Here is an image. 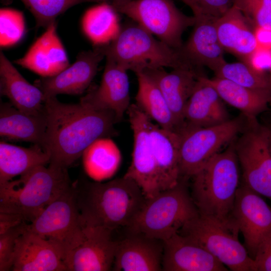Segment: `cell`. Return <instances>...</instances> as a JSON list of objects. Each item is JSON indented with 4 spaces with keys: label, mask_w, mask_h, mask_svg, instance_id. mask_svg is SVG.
<instances>
[{
    "label": "cell",
    "mask_w": 271,
    "mask_h": 271,
    "mask_svg": "<svg viewBox=\"0 0 271 271\" xmlns=\"http://www.w3.org/2000/svg\"><path fill=\"white\" fill-rule=\"evenodd\" d=\"M46 130L42 148L49 164L67 169L82 156L94 141L115 134L114 113L96 109L81 102L65 103L56 96L46 98Z\"/></svg>",
    "instance_id": "cell-1"
},
{
    "label": "cell",
    "mask_w": 271,
    "mask_h": 271,
    "mask_svg": "<svg viewBox=\"0 0 271 271\" xmlns=\"http://www.w3.org/2000/svg\"><path fill=\"white\" fill-rule=\"evenodd\" d=\"M76 188L84 221L112 231L129 227L147 199L140 186L124 176L105 183L77 182Z\"/></svg>",
    "instance_id": "cell-2"
},
{
    "label": "cell",
    "mask_w": 271,
    "mask_h": 271,
    "mask_svg": "<svg viewBox=\"0 0 271 271\" xmlns=\"http://www.w3.org/2000/svg\"><path fill=\"white\" fill-rule=\"evenodd\" d=\"M234 141L191 178V197L200 215L222 220L231 218L239 180Z\"/></svg>",
    "instance_id": "cell-3"
},
{
    "label": "cell",
    "mask_w": 271,
    "mask_h": 271,
    "mask_svg": "<svg viewBox=\"0 0 271 271\" xmlns=\"http://www.w3.org/2000/svg\"><path fill=\"white\" fill-rule=\"evenodd\" d=\"M71 185L67 169L38 166L19 180L0 185V212L31 222Z\"/></svg>",
    "instance_id": "cell-4"
},
{
    "label": "cell",
    "mask_w": 271,
    "mask_h": 271,
    "mask_svg": "<svg viewBox=\"0 0 271 271\" xmlns=\"http://www.w3.org/2000/svg\"><path fill=\"white\" fill-rule=\"evenodd\" d=\"M105 58L135 73L159 68L197 69L174 49L137 23L120 27L116 36L105 44Z\"/></svg>",
    "instance_id": "cell-5"
},
{
    "label": "cell",
    "mask_w": 271,
    "mask_h": 271,
    "mask_svg": "<svg viewBox=\"0 0 271 271\" xmlns=\"http://www.w3.org/2000/svg\"><path fill=\"white\" fill-rule=\"evenodd\" d=\"M187 179L146 200L132 223L130 232L164 241L199 214L188 191Z\"/></svg>",
    "instance_id": "cell-6"
},
{
    "label": "cell",
    "mask_w": 271,
    "mask_h": 271,
    "mask_svg": "<svg viewBox=\"0 0 271 271\" xmlns=\"http://www.w3.org/2000/svg\"><path fill=\"white\" fill-rule=\"evenodd\" d=\"M239 228L231 217L226 220L198 214L179 233L201 246L233 271H257L256 264L238 239Z\"/></svg>",
    "instance_id": "cell-7"
},
{
    "label": "cell",
    "mask_w": 271,
    "mask_h": 271,
    "mask_svg": "<svg viewBox=\"0 0 271 271\" xmlns=\"http://www.w3.org/2000/svg\"><path fill=\"white\" fill-rule=\"evenodd\" d=\"M242 115L218 125L196 127L185 123L180 135L181 178H191L226 144L233 141L243 129L247 117Z\"/></svg>",
    "instance_id": "cell-8"
},
{
    "label": "cell",
    "mask_w": 271,
    "mask_h": 271,
    "mask_svg": "<svg viewBox=\"0 0 271 271\" xmlns=\"http://www.w3.org/2000/svg\"><path fill=\"white\" fill-rule=\"evenodd\" d=\"M114 9L177 50L183 44L184 31L195 23L194 17L184 14L173 0H131Z\"/></svg>",
    "instance_id": "cell-9"
},
{
    "label": "cell",
    "mask_w": 271,
    "mask_h": 271,
    "mask_svg": "<svg viewBox=\"0 0 271 271\" xmlns=\"http://www.w3.org/2000/svg\"><path fill=\"white\" fill-rule=\"evenodd\" d=\"M242 173V183L271 200V151L267 126L247 118L240 137L234 141Z\"/></svg>",
    "instance_id": "cell-10"
},
{
    "label": "cell",
    "mask_w": 271,
    "mask_h": 271,
    "mask_svg": "<svg viewBox=\"0 0 271 271\" xmlns=\"http://www.w3.org/2000/svg\"><path fill=\"white\" fill-rule=\"evenodd\" d=\"M112 230L83 221L61 249L69 271H107L113 264L118 241Z\"/></svg>",
    "instance_id": "cell-11"
},
{
    "label": "cell",
    "mask_w": 271,
    "mask_h": 271,
    "mask_svg": "<svg viewBox=\"0 0 271 271\" xmlns=\"http://www.w3.org/2000/svg\"><path fill=\"white\" fill-rule=\"evenodd\" d=\"M133 137L131 162L123 176L133 180L147 199L160 192L150 134L151 120L137 106L131 104L126 112Z\"/></svg>",
    "instance_id": "cell-12"
},
{
    "label": "cell",
    "mask_w": 271,
    "mask_h": 271,
    "mask_svg": "<svg viewBox=\"0 0 271 271\" xmlns=\"http://www.w3.org/2000/svg\"><path fill=\"white\" fill-rule=\"evenodd\" d=\"M83 220L79 210L76 183L49 204L26 229L51 241L59 250Z\"/></svg>",
    "instance_id": "cell-13"
},
{
    "label": "cell",
    "mask_w": 271,
    "mask_h": 271,
    "mask_svg": "<svg viewBox=\"0 0 271 271\" xmlns=\"http://www.w3.org/2000/svg\"><path fill=\"white\" fill-rule=\"evenodd\" d=\"M231 217L241 232L249 256L254 258L262 241L271 234V207L258 194L242 183L239 186Z\"/></svg>",
    "instance_id": "cell-14"
},
{
    "label": "cell",
    "mask_w": 271,
    "mask_h": 271,
    "mask_svg": "<svg viewBox=\"0 0 271 271\" xmlns=\"http://www.w3.org/2000/svg\"><path fill=\"white\" fill-rule=\"evenodd\" d=\"M105 57V44L96 45L92 50L81 52L75 62L51 77H41L34 85L46 98L58 94H81L89 86L96 75L98 66Z\"/></svg>",
    "instance_id": "cell-15"
},
{
    "label": "cell",
    "mask_w": 271,
    "mask_h": 271,
    "mask_svg": "<svg viewBox=\"0 0 271 271\" xmlns=\"http://www.w3.org/2000/svg\"><path fill=\"white\" fill-rule=\"evenodd\" d=\"M127 71L113 60L106 58L100 84L81 98L80 102L94 109L112 111L118 122L131 104Z\"/></svg>",
    "instance_id": "cell-16"
},
{
    "label": "cell",
    "mask_w": 271,
    "mask_h": 271,
    "mask_svg": "<svg viewBox=\"0 0 271 271\" xmlns=\"http://www.w3.org/2000/svg\"><path fill=\"white\" fill-rule=\"evenodd\" d=\"M162 270L227 271L228 269L204 248L177 232L163 241Z\"/></svg>",
    "instance_id": "cell-17"
},
{
    "label": "cell",
    "mask_w": 271,
    "mask_h": 271,
    "mask_svg": "<svg viewBox=\"0 0 271 271\" xmlns=\"http://www.w3.org/2000/svg\"><path fill=\"white\" fill-rule=\"evenodd\" d=\"M215 20L209 17L195 20L190 37L179 49L184 58L199 70L206 66L214 72L226 63L224 57L225 51L217 35Z\"/></svg>",
    "instance_id": "cell-18"
},
{
    "label": "cell",
    "mask_w": 271,
    "mask_h": 271,
    "mask_svg": "<svg viewBox=\"0 0 271 271\" xmlns=\"http://www.w3.org/2000/svg\"><path fill=\"white\" fill-rule=\"evenodd\" d=\"M163 241L144 234L131 233L118 241L113 270L160 271L162 270Z\"/></svg>",
    "instance_id": "cell-19"
},
{
    "label": "cell",
    "mask_w": 271,
    "mask_h": 271,
    "mask_svg": "<svg viewBox=\"0 0 271 271\" xmlns=\"http://www.w3.org/2000/svg\"><path fill=\"white\" fill-rule=\"evenodd\" d=\"M12 270L64 271L67 269L60 251L51 241L26 229L16 240Z\"/></svg>",
    "instance_id": "cell-20"
},
{
    "label": "cell",
    "mask_w": 271,
    "mask_h": 271,
    "mask_svg": "<svg viewBox=\"0 0 271 271\" xmlns=\"http://www.w3.org/2000/svg\"><path fill=\"white\" fill-rule=\"evenodd\" d=\"M15 63L45 77L56 75L68 67V58L57 34L56 22L46 28L26 54Z\"/></svg>",
    "instance_id": "cell-21"
},
{
    "label": "cell",
    "mask_w": 271,
    "mask_h": 271,
    "mask_svg": "<svg viewBox=\"0 0 271 271\" xmlns=\"http://www.w3.org/2000/svg\"><path fill=\"white\" fill-rule=\"evenodd\" d=\"M156 84L178 124L179 129L184 124V112L186 104L202 75L200 71L188 68L173 69L168 72L164 68L148 69L143 72Z\"/></svg>",
    "instance_id": "cell-22"
},
{
    "label": "cell",
    "mask_w": 271,
    "mask_h": 271,
    "mask_svg": "<svg viewBox=\"0 0 271 271\" xmlns=\"http://www.w3.org/2000/svg\"><path fill=\"white\" fill-rule=\"evenodd\" d=\"M0 93L9 99L13 106L21 111L34 115L45 113L46 97L43 92L27 81L2 51Z\"/></svg>",
    "instance_id": "cell-23"
},
{
    "label": "cell",
    "mask_w": 271,
    "mask_h": 271,
    "mask_svg": "<svg viewBox=\"0 0 271 271\" xmlns=\"http://www.w3.org/2000/svg\"><path fill=\"white\" fill-rule=\"evenodd\" d=\"M150 134L160 192L175 187L181 178L178 132L162 128L152 120Z\"/></svg>",
    "instance_id": "cell-24"
},
{
    "label": "cell",
    "mask_w": 271,
    "mask_h": 271,
    "mask_svg": "<svg viewBox=\"0 0 271 271\" xmlns=\"http://www.w3.org/2000/svg\"><path fill=\"white\" fill-rule=\"evenodd\" d=\"M219 40L225 51L246 62L257 49L254 28L241 11L232 6L215 21Z\"/></svg>",
    "instance_id": "cell-25"
},
{
    "label": "cell",
    "mask_w": 271,
    "mask_h": 271,
    "mask_svg": "<svg viewBox=\"0 0 271 271\" xmlns=\"http://www.w3.org/2000/svg\"><path fill=\"white\" fill-rule=\"evenodd\" d=\"M200 75L186 104L184 123L196 127H209L229 120L223 100L214 87Z\"/></svg>",
    "instance_id": "cell-26"
},
{
    "label": "cell",
    "mask_w": 271,
    "mask_h": 271,
    "mask_svg": "<svg viewBox=\"0 0 271 271\" xmlns=\"http://www.w3.org/2000/svg\"><path fill=\"white\" fill-rule=\"evenodd\" d=\"M45 113L28 114L21 111L10 102L0 104V136L11 141H24L42 147L46 130Z\"/></svg>",
    "instance_id": "cell-27"
},
{
    "label": "cell",
    "mask_w": 271,
    "mask_h": 271,
    "mask_svg": "<svg viewBox=\"0 0 271 271\" xmlns=\"http://www.w3.org/2000/svg\"><path fill=\"white\" fill-rule=\"evenodd\" d=\"M203 78L215 88L224 101L240 110L247 118H256L271 101L270 90L249 88L215 76L208 78L203 75Z\"/></svg>",
    "instance_id": "cell-28"
},
{
    "label": "cell",
    "mask_w": 271,
    "mask_h": 271,
    "mask_svg": "<svg viewBox=\"0 0 271 271\" xmlns=\"http://www.w3.org/2000/svg\"><path fill=\"white\" fill-rule=\"evenodd\" d=\"M50 163L48 154L40 145L25 148L0 142V185L18 175Z\"/></svg>",
    "instance_id": "cell-29"
},
{
    "label": "cell",
    "mask_w": 271,
    "mask_h": 271,
    "mask_svg": "<svg viewBox=\"0 0 271 271\" xmlns=\"http://www.w3.org/2000/svg\"><path fill=\"white\" fill-rule=\"evenodd\" d=\"M138 89L136 104L152 121L163 128L178 132V124L161 90L144 72L136 73Z\"/></svg>",
    "instance_id": "cell-30"
},
{
    "label": "cell",
    "mask_w": 271,
    "mask_h": 271,
    "mask_svg": "<svg viewBox=\"0 0 271 271\" xmlns=\"http://www.w3.org/2000/svg\"><path fill=\"white\" fill-rule=\"evenodd\" d=\"M86 174L94 180L100 182L113 176L121 160L120 151L110 137L97 139L82 155Z\"/></svg>",
    "instance_id": "cell-31"
},
{
    "label": "cell",
    "mask_w": 271,
    "mask_h": 271,
    "mask_svg": "<svg viewBox=\"0 0 271 271\" xmlns=\"http://www.w3.org/2000/svg\"><path fill=\"white\" fill-rule=\"evenodd\" d=\"M118 12L107 3H101L88 9L82 20L83 31L96 46L111 42L118 33Z\"/></svg>",
    "instance_id": "cell-32"
},
{
    "label": "cell",
    "mask_w": 271,
    "mask_h": 271,
    "mask_svg": "<svg viewBox=\"0 0 271 271\" xmlns=\"http://www.w3.org/2000/svg\"><path fill=\"white\" fill-rule=\"evenodd\" d=\"M214 73L215 77L228 80L245 87L271 91L269 76L243 62H226Z\"/></svg>",
    "instance_id": "cell-33"
},
{
    "label": "cell",
    "mask_w": 271,
    "mask_h": 271,
    "mask_svg": "<svg viewBox=\"0 0 271 271\" xmlns=\"http://www.w3.org/2000/svg\"><path fill=\"white\" fill-rule=\"evenodd\" d=\"M34 16L36 27L47 28L58 16L84 0H21Z\"/></svg>",
    "instance_id": "cell-34"
},
{
    "label": "cell",
    "mask_w": 271,
    "mask_h": 271,
    "mask_svg": "<svg viewBox=\"0 0 271 271\" xmlns=\"http://www.w3.org/2000/svg\"><path fill=\"white\" fill-rule=\"evenodd\" d=\"M0 30L2 47L11 46L19 42L25 33L23 13L11 8L1 9Z\"/></svg>",
    "instance_id": "cell-35"
},
{
    "label": "cell",
    "mask_w": 271,
    "mask_h": 271,
    "mask_svg": "<svg viewBox=\"0 0 271 271\" xmlns=\"http://www.w3.org/2000/svg\"><path fill=\"white\" fill-rule=\"evenodd\" d=\"M254 27L271 29V0H232Z\"/></svg>",
    "instance_id": "cell-36"
},
{
    "label": "cell",
    "mask_w": 271,
    "mask_h": 271,
    "mask_svg": "<svg viewBox=\"0 0 271 271\" xmlns=\"http://www.w3.org/2000/svg\"><path fill=\"white\" fill-rule=\"evenodd\" d=\"M25 222L0 234V271L12 270L16 240L26 230Z\"/></svg>",
    "instance_id": "cell-37"
},
{
    "label": "cell",
    "mask_w": 271,
    "mask_h": 271,
    "mask_svg": "<svg viewBox=\"0 0 271 271\" xmlns=\"http://www.w3.org/2000/svg\"><path fill=\"white\" fill-rule=\"evenodd\" d=\"M203 13L207 17L217 19L225 13L232 6V0H196Z\"/></svg>",
    "instance_id": "cell-38"
},
{
    "label": "cell",
    "mask_w": 271,
    "mask_h": 271,
    "mask_svg": "<svg viewBox=\"0 0 271 271\" xmlns=\"http://www.w3.org/2000/svg\"><path fill=\"white\" fill-rule=\"evenodd\" d=\"M253 259L257 271H271V234L260 243Z\"/></svg>",
    "instance_id": "cell-39"
},
{
    "label": "cell",
    "mask_w": 271,
    "mask_h": 271,
    "mask_svg": "<svg viewBox=\"0 0 271 271\" xmlns=\"http://www.w3.org/2000/svg\"><path fill=\"white\" fill-rule=\"evenodd\" d=\"M245 63L260 72L270 70L271 49L257 48Z\"/></svg>",
    "instance_id": "cell-40"
},
{
    "label": "cell",
    "mask_w": 271,
    "mask_h": 271,
    "mask_svg": "<svg viewBox=\"0 0 271 271\" xmlns=\"http://www.w3.org/2000/svg\"><path fill=\"white\" fill-rule=\"evenodd\" d=\"M25 222L19 215L0 212V234Z\"/></svg>",
    "instance_id": "cell-41"
},
{
    "label": "cell",
    "mask_w": 271,
    "mask_h": 271,
    "mask_svg": "<svg viewBox=\"0 0 271 271\" xmlns=\"http://www.w3.org/2000/svg\"><path fill=\"white\" fill-rule=\"evenodd\" d=\"M254 33L258 48L271 49V29L256 27Z\"/></svg>",
    "instance_id": "cell-42"
},
{
    "label": "cell",
    "mask_w": 271,
    "mask_h": 271,
    "mask_svg": "<svg viewBox=\"0 0 271 271\" xmlns=\"http://www.w3.org/2000/svg\"><path fill=\"white\" fill-rule=\"evenodd\" d=\"M188 6L193 12V16L196 20L207 17L205 15L198 5L196 0H181Z\"/></svg>",
    "instance_id": "cell-43"
},
{
    "label": "cell",
    "mask_w": 271,
    "mask_h": 271,
    "mask_svg": "<svg viewBox=\"0 0 271 271\" xmlns=\"http://www.w3.org/2000/svg\"><path fill=\"white\" fill-rule=\"evenodd\" d=\"M130 1L131 0H84V2H96L101 3L111 2V5L115 8Z\"/></svg>",
    "instance_id": "cell-44"
},
{
    "label": "cell",
    "mask_w": 271,
    "mask_h": 271,
    "mask_svg": "<svg viewBox=\"0 0 271 271\" xmlns=\"http://www.w3.org/2000/svg\"><path fill=\"white\" fill-rule=\"evenodd\" d=\"M268 131H269V146L271 151V127H268Z\"/></svg>",
    "instance_id": "cell-45"
},
{
    "label": "cell",
    "mask_w": 271,
    "mask_h": 271,
    "mask_svg": "<svg viewBox=\"0 0 271 271\" xmlns=\"http://www.w3.org/2000/svg\"><path fill=\"white\" fill-rule=\"evenodd\" d=\"M270 79V88H271V69H270V75L269 76Z\"/></svg>",
    "instance_id": "cell-46"
}]
</instances>
